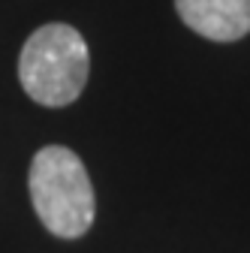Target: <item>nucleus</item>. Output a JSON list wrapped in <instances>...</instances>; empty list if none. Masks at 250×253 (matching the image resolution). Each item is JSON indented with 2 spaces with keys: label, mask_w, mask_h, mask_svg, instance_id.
Wrapping results in <instances>:
<instances>
[{
  "label": "nucleus",
  "mask_w": 250,
  "mask_h": 253,
  "mask_svg": "<svg viewBox=\"0 0 250 253\" xmlns=\"http://www.w3.org/2000/svg\"><path fill=\"white\" fill-rule=\"evenodd\" d=\"M30 202L40 223L57 238H82L97 217L90 175L82 157L64 145H45L34 154L27 172Z\"/></svg>",
  "instance_id": "nucleus-1"
},
{
  "label": "nucleus",
  "mask_w": 250,
  "mask_h": 253,
  "mask_svg": "<svg viewBox=\"0 0 250 253\" xmlns=\"http://www.w3.org/2000/svg\"><path fill=\"white\" fill-rule=\"evenodd\" d=\"M90 76V51L73 24L51 21L27 37L18 54V82L34 103L64 109L82 97Z\"/></svg>",
  "instance_id": "nucleus-2"
},
{
  "label": "nucleus",
  "mask_w": 250,
  "mask_h": 253,
  "mask_svg": "<svg viewBox=\"0 0 250 253\" xmlns=\"http://www.w3.org/2000/svg\"><path fill=\"white\" fill-rule=\"evenodd\" d=\"M178 18L211 42H235L250 34V0H175Z\"/></svg>",
  "instance_id": "nucleus-3"
}]
</instances>
